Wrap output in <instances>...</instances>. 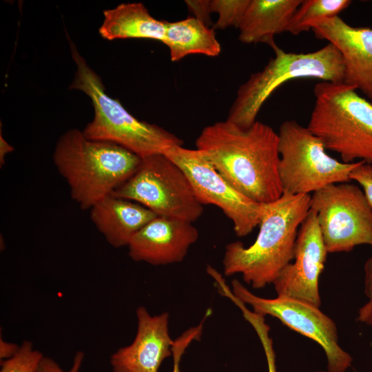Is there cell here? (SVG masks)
Segmentation results:
<instances>
[{"mask_svg": "<svg viewBox=\"0 0 372 372\" xmlns=\"http://www.w3.org/2000/svg\"><path fill=\"white\" fill-rule=\"evenodd\" d=\"M196 145L217 172L250 200L268 204L283 194L278 135L269 125L256 121L244 128L226 119L205 127Z\"/></svg>", "mask_w": 372, "mask_h": 372, "instance_id": "6da1fadb", "label": "cell"}, {"mask_svg": "<svg viewBox=\"0 0 372 372\" xmlns=\"http://www.w3.org/2000/svg\"><path fill=\"white\" fill-rule=\"evenodd\" d=\"M311 196L283 194L267 204L256 239L249 247L229 243L223 260L226 276L240 273L254 289L272 284L294 258L299 229L310 209Z\"/></svg>", "mask_w": 372, "mask_h": 372, "instance_id": "7a4b0ae2", "label": "cell"}, {"mask_svg": "<svg viewBox=\"0 0 372 372\" xmlns=\"http://www.w3.org/2000/svg\"><path fill=\"white\" fill-rule=\"evenodd\" d=\"M141 160L116 143L90 139L77 129L68 130L59 138L53 154L72 198L85 210L130 178Z\"/></svg>", "mask_w": 372, "mask_h": 372, "instance_id": "3957f363", "label": "cell"}, {"mask_svg": "<svg viewBox=\"0 0 372 372\" xmlns=\"http://www.w3.org/2000/svg\"><path fill=\"white\" fill-rule=\"evenodd\" d=\"M71 54L76 65L70 89L85 93L94 107V116L83 132L93 140L116 143L140 158L164 154L169 148L183 145L174 134L154 124L142 121L132 115L119 101L105 92L99 75L87 64L70 41Z\"/></svg>", "mask_w": 372, "mask_h": 372, "instance_id": "277c9868", "label": "cell"}, {"mask_svg": "<svg viewBox=\"0 0 372 372\" xmlns=\"http://www.w3.org/2000/svg\"><path fill=\"white\" fill-rule=\"evenodd\" d=\"M356 90L344 82L317 83L307 128L342 162L372 165V102Z\"/></svg>", "mask_w": 372, "mask_h": 372, "instance_id": "5b68a950", "label": "cell"}, {"mask_svg": "<svg viewBox=\"0 0 372 372\" xmlns=\"http://www.w3.org/2000/svg\"><path fill=\"white\" fill-rule=\"evenodd\" d=\"M274 56L264 68L252 74L240 86L227 120L241 127H249L267 99L287 81L313 78L327 82H343L344 65L338 49L331 43L307 53L287 52L276 44Z\"/></svg>", "mask_w": 372, "mask_h": 372, "instance_id": "8992f818", "label": "cell"}, {"mask_svg": "<svg viewBox=\"0 0 372 372\" xmlns=\"http://www.w3.org/2000/svg\"><path fill=\"white\" fill-rule=\"evenodd\" d=\"M278 135L283 194L308 195L332 184L349 182L351 172L362 162L347 163L330 156L322 141L294 120L284 121Z\"/></svg>", "mask_w": 372, "mask_h": 372, "instance_id": "52a82bcc", "label": "cell"}, {"mask_svg": "<svg viewBox=\"0 0 372 372\" xmlns=\"http://www.w3.org/2000/svg\"><path fill=\"white\" fill-rule=\"evenodd\" d=\"M111 195L139 203L156 216L190 223L204 211L187 175L163 154L141 158L136 172Z\"/></svg>", "mask_w": 372, "mask_h": 372, "instance_id": "ba28073f", "label": "cell"}, {"mask_svg": "<svg viewBox=\"0 0 372 372\" xmlns=\"http://www.w3.org/2000/svg\"><path fill=\"white\" fill-rule=\"evenodd\" d=\"M321 236L328 253L349 252L372 245V208L355 184L335 183L311 196Z\"/></svg>", "mask_w": 372, "mask_h": 372, "instance_id": "9c48e42d", "label": "cell"}, {"mask_svg": "<svg viewBox=\"0 0 372 372\" xmlns=\"http://www.w3.org/2000/svg\"><path fill=\"white\" fill-rule=\"evenodd\" d=\"M163 154L183 170L203 205L219 207L231 220L237 236H247L260 225L267 204L257 203L234 188L200 150L176 145Z\"/></svg>", "mask_w": 372, "mask_h": 372, "instance_id": "30bf717a", "label": "cell"}, {"mask_svg": "<svg viewBox=\"0 0 372 372\" xmlns=\"http://www.w3.org/2000/svg\"><path fill=\"white\" fill-rule=\"evenodd\" d=\"M231 288L233 295L251 306L255 313L275 317L292 330L317 342L325 353L328 372H345L351 366L352 357L338 344L336 324L319 307L293 298L258 296L237 279L232 280Z\"/></svg>", "mask_w": 372, "mask_h": 372, "instance_id": "8fae6325", "label": "cell"}, {"mask_svg": "<svg viewBox=\"0 0 372 372\" xmlns=\"http://www.w3.org/2000/svg\"><path fill=\"white\" fill-rule=\"evenodd\" d=\"M327 254L316 213L311 209L298 231L294 262L289 263L272 283L277 296L320 308L319 278Z\"/></svg>", "mask_w": 372, "mask_h": 372, "instance_id": "7c38bea8", "label": "cell"}, {"mask_svg": "<svg viewBox=\"0 0 372 372\" xmlns=\"http://www.w3.org/2000/svg\"><path fill=\"white\" fill-rule=\"evenodd\" d=\"M311 30L340 53L344 65L343 82L372 100V29L352 27L335 16L314 23Z\"/></svg>", "mask_w": 372, "mask_h": 372, "instance_id": "4fadbf2b", "label": "cell"}, {"mask_svg": "<svg viewBox=\"0 0 372 372\" xmlns=\"http://www.w3.org/2000/svg\"><path fill=\"white\" fill-rule=\"evenodd\" d=\"M138 328L133 342L110 358L113 372H158L172 354L174 341L169 333V313L151 316L144 307L136 311Z\"/></svg>", "mask_w": 372, "mask_h": 372, "instance_id": "5bb4252c", "label": "cell"}, {"mask_svg": "<svg viewBox=\"0 0 372 372\" xmlns=\"http://www.w3.org/2000/svg\"><path fill=\"white\" fill-rule=\"evenodd\" d=\"M198 238L192 223L157 216L133 236L128 254L134 261L152 265L180 262Z\"/></svg>", "mask_w": 372, "mask_h": 372, "instance_id": "9a60e30c", "label": "cell"}, {"mask_svg": "<svg viewBox=\"0 0 372 372\" xmlns=\"http://www.w3.org/2000/svg\"><path fill=\"white\" fill-rule=\"evenodd\" d=\"M157 216L134 201L108 195L90 208V219L107 242L118 248L129 245L133 236Z\"/></svg>", "mask_w": 372, "mask_h": 372, "instance_id": "2e32d148", "label": "cell"}, {"mask_svg": "<svg viewBox=\"0 0 372 372\" xmlns=\"http://www.w3.org/2000/svg\"><path fill=\"white\" fill-rule=\"evenodd\" d=\"M302 0H249L238 26L239 40L245 43H262L272 48L274 36L286 32L291 18Z\"/></svg>", "mask_w": 372, "mask_h": 372, "instance_id": "e0dca14e", "label": "cell"}, {"mask_svg": "<svg viewBox=\"0 0 372 372\" xmlns=\"http://www.w3.org/2000/svg\"><path fill=\"white\" fill-rule=\"evenodd\" d=\"M99 28L107 40L147 39L163 42L168 21L153 17L141 3H121L103 11Z\"/></svg>", "mask_w": 372, "mask_h": 372, "instance_id": "ac0fdd59", "label": "cell"}, {"mask_svg": "<svg viewBox=\"0 0 372 372\" xmlns=\"http://www.w3.org/2000/svg\"><path fill=\"white\" fill-rule=\"evenodd\" d=\"M163 43L169 50L172 61L192 54L216 56L221 50L214 30L194 17L168 22Z\"/></svg>", "mask_w": 372, "mask_h": 372, "instance_id": "d6986e66", "label": "cell"}, {"mask_svg": "<svg viewBox=\"0 0 372 372\" xmlns=\"http://www.w3.org/2000/svg\"><path fill=\"white\" fill-rule=\"evenodd\" d=\"M351 3L349 0L302 1L291 18L286 32L298 35L309 31L314 23L338 16Z\"/></svg>", "mask_w": 372, "mask_h": 372, "instance_id": "ffe728a7", "label": "cell"}, {"mask_svg": "<svg viewBox=\"0 0 372 372\" xmlns=\"http://www.w3.org/2000/svg\"><path fill=\"white\" fill-rule=\"evenodd\" d=\"M249 2V0H210L211 12L218 14L213 29L238 28Z\"/></svg>", "mask_w": 372, "mask_h": 372, "instance_id": "44dd1931", "label": "cell"}, {"mask_svg": "<svg viewBox=\"0 0 372 372\" xmlns=\"http://www.w3.org/2000/svg\"><path fill=\"white\" fill-rule=\"evenodd\" d=\"M43 357L31 342L24 340L13 357L1 360L0 372H39Z\"/></svg>", "mask_w": 372, "mask_h": 372, "instance_id": "7402d4cb", "label": "cell"}, {"mask_svg": "<svg viewBox=\"0 0 372 372\" xmlns=\"http://www.w3.org/2000/svg\"><path fill=\"white\" fill-rule=\"evenodd\" d=\"M243 316L251 324L260 338L265 351L269 372H277L276 354L273 348L272 340L269 334L270 329L265 323V317L249 310L246 311Z\"/></svg>", "mask_w": 372, "mask_h": 372, "instance_id": "603a6c76", "label": "cell"}, {"mask_svg": "<svg viewBox=\"0 0 372 372\" xmlns=\"http://www.w3.org/2000/svg\"><path fill=\"white\" fill-rule=\"evenodd\" d=\"M364 269V293L367 301L358 312L356 320L370 327L372 331V256L366 260Z\"/></svg>", "mask_w": 372, "mask_h": 372, "instance_id": "cb8c5ba5", "label": "cell"}, {"mask_svg": "<svg viewBox=\"0 0 372 372\" xmlns=\"http://www.w3.org/2000/svg\"><path fill=\"white\" fill-rule=\"evenodd\" d=\"M351 180L356 181L372 208V165L362 162L350 175Z\"/></svg>", "mask_w": 372, "mask_h": 372, "instance_id": "d4e9b609", "label": "cell"}, {"mask_svg": "<svg viewBox=\"0 0 372 372\" xmlns=\"http://www.w3.org/2000/svg\"><path fill=\"white\" fill-rule=\"evenodd\" d=\"M198 338V334L195 329H190L185 331L180 337L174 341L172 347V353L174 355L173 372H180L179 363L180 358L185 349L191 342Z\"/></svg>", "mask_w": 372, "mask_h": 372, "instance_id": "484cf974", "label": "cell"}, {"mask_svg": "<svg viewBox=\"0 0 372 372\" xmlns=\"http://www.w3.org/2000/svg\"><path fill=\"white\" fill-rule=\"evenodd\" d=\"M83 358V353L78 351L74 357L71 369L68 371H65L54 360L48 357H43L39 366V372H79Z\"/></svg>", "mask_w": 372, "mask_h": 372, "instance_id": "4316f807", "label": "cell"}, {"mask_svg": "<svg viewBox=\"0 0 372 372\" xmlns=\"http://www.w3.org/2000/svg\"><path fill=\"white\" fill-rule=\"evenodd\" d=\"M185 3L189 10L206 25L210 21V0H187Z\"/></svg>", "mask_w": 372, "mask_h": 372, "instance_id": "83f0119b", "label": "cell"}, {"mask_svg": "<svg viewBox=\"0 0 372 372\" xmlns=\"http://www.w3.org/2000/svg\"><path fill=\"white\" fill-rule=\"evenodd\" d=\"M20 347V346H19ZM19 347L15 344L0 340V358L4 360L13 357L18 351Z\"/></svg>", "mask_w": 372, "mask_h": 372, "instance_id": "f1b7e54d", "label": "cell"}, {"mask_svg": "<svg viewBox=\"0 0 372 372\" xmlns=\"http://www.w3.org/2000/svg\"><path fill=\"white\" fill-rule=\"evenodd\" d=\"M12 150V147L10 146L3 138H2V136H1V152H0V165L1 167L2 165L5 163V155L11 152Z\"/></svg>", "mask_w": 372, "mask_h": 372, "instance_id": "f546056e", "label": "cell"}, {"mask_svg": "<svg viewBox=\"0 0 372 372\" xmlns=\"http://www.w3.org/2000/svg\"><path fill=\"white\" fill-rule=\"evenodd\" d=\"M317 372H326V371H317Z\"/></svg>", "mask_w": 372, "mask_h": 372, "instance_id": "4dcf8cb0", "label": "cell"}]
</instances>
